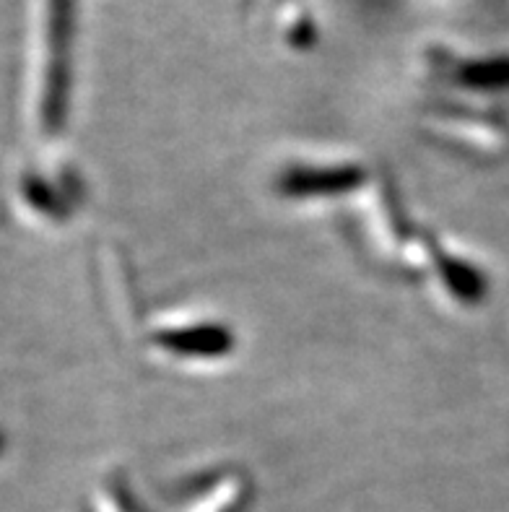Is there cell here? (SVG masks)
<instances>
[{"label":"cell","instance_id":"obj_1","mask_svg":"<svg viewBox=\"0 0 509 512\" xmlns=\"http://www.w3.org/2000/svg\"><path fill=\"white\" fill-rule=\"evenodd\" d=\"M151 346L180 362H213L232 351V333L213 320H167L151 333Z\"/></svg>","mask_w":509,"mask_h":512},{"label":"cell","instance_id":"obj_4","mask_svg":"<svg viewBox=\"0 0 509 512\" xmlns=\"http://www.w3.org/2000/svg\"><path fill=\"white\" fill-rule=\"evenodd\" d=\"M104 512H141V510H138L136 505H130V500L128 497H123L120 487H112V494H110V500H107Z\"/></svg>","mask_w":509,"mask_h":512},{"label":"cell","instance_id":"obj_3","mask_svg":"<svg viewBox=\"0 0 509 512\" xmlns=\"http://www.w3.org/2000/svg\"><path fill=\"white\" fill-rule=\"evenodd\" d=\"M247 487L239 476H229V479L219 481L211 492L203 494L200 500L187 507L185 512H239L245 505Z\"/></svg>","mask_w":509,"mask_h":512},{"label":"cell","instance_id":"obj_2","mask_svg":"<svg viewBox=\"0 0 509 512\" xmlns=\"http://www.w3.org/2000/svg\"><path fill=\"white\" fill-rule=\"evenodd\" d=\"M359 182V167L351 162H320V164H294L281 180L286 195H317L338 193L354 188Z\"/></svg>","mask_w":509,"mask_h":512}]
</instances>
